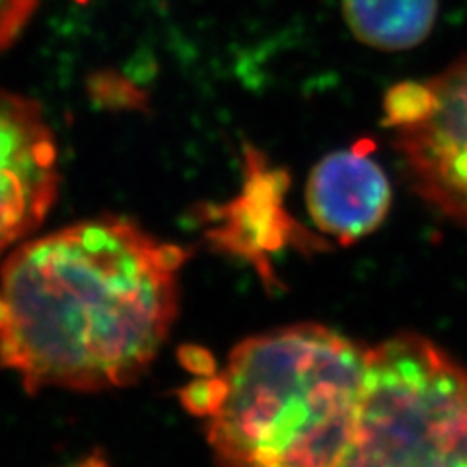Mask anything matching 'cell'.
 Instances as JSON below:
<instances>
[{"mask_svg": "<svg viewBox=\"0 0 467 467\" xmlns=\"http://www.w3.org/2000/svg\"><path fill=\"white\" fill-rule=\"evenodd\" d=\"M185 259L113 214L22 242L0 269V364L29 393L133 384L178 316Z\"/></svg>", "mask_w": 467, "mask_h": 467, "instance_id": "obj_1", "label": "cell"}, {"mask_svg": "<svg viewBox=\"0 0 467 467\" xmlns=\"http://www.w3.org/2000/svg\"><path fill=\"white\" fill-rule=\"evenodd\" d=\"M370 347L295 324L232 348L218 376L185 391L207 417L216 467H337L353 432Z\"/></svg>", "mask_w": 467, "mask_h": 467, "instance_id": "obj_2", "label": "cell"}, {"mask_svg": "<svg viewBox=\"0 0 467 467\" xmlns=\"http://www.w3.org/2000/svg\"><path fill=\"white\" fill-rule=\"evenodd\" d=\"M337 467H467V367L419 333L374 347Z\"/></svg>", "mask_w": 467, "mask_h": 467, "instance_id": "obj_3", "label": "cell"}, {"mask_svg": "<svg viewBox=\"0 0 467 467\" xmlns=\"http://www.w3.org/2000/svg\"><path fill=\"white\" fill-rule=\"evenodd\" d=\"M382 109L415 193L467 228V53L427 80L393 84Z\"/></svg>", "mask_w": 467, "mask_h": 467, "instance_id": "obj_4", "label": "cell"}, {"mask_svg": "<svg viewBox=\"0 0 467 467\" xmlns=\"http://www.w3.org/2000/svg\"><path fill=\"white\" fill-rule=\"evenodd\" d=\"M58 182L57 144L41 106L0 90V257L46 221Z\"/></svg>", "mask_w": 467, "mask_h": 467, "instance_id": "obj_5", "label": "cell"}, {"mask_svg": "<svg viewBox=\"0 0 467 467\" xmlns=\"http://www.w3.org/2000/svg\"><path fill=\"white\" fill-rule=\"evenodd\" d=\"M372 149V142L358 140L324 156L306 185L312 221L343 244L368 236L389 213L391 185Z\"/></svg>", "mask_w": 467, "mask_h": 467, "instance_id": "obj_6", "label": "cell"}, {"mask_svg": "<svg viewBox=\"0 0 467 467\" xmlns=\"http://www.w3.org/2000/svg\"><path fill=\"white\" fill-rule=\"evenodd\" d=\"M341 12L348 32L362 46L398 53L429 39L441 0H341Z\"/></svg>", "mask_w": 467, "mask_h": 467, "instance_id": "obj_7", "label": "cell"}, {"mask_svg": "<svg viewBox=\"0 0 467 467\" xmlns=\"http://www.w3.org/2000/svg\"><path fill=\"white\" fill-rule=\"evenodd\" d=\"M39 0H0V51L10 47L32 18Z\"/></svg>", "mask_w": 467, "mask_h": 467, "instance_id": "obj_8", "label": "cell"}]
</instances>
